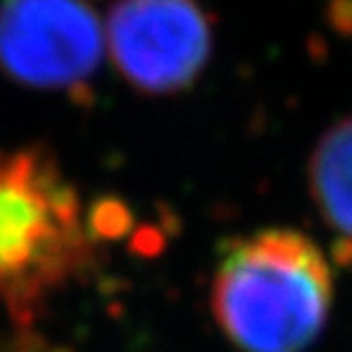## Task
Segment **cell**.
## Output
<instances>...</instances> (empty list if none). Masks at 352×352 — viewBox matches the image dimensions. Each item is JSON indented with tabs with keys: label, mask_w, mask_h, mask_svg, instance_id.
<instances>
[{
	"label": "cell",
	"mask_w": 352,
	"mask_h": 352,
	"mask_svg": "<svg viewBox=\"0 0 352 352\" xmlns=\"http://www.w3.org/2000/svg\"><path fill=\"white\" fill-rule=\"evenodd\" d=\"M336 272L318 242L264 228L228 245L210 284V314L240 352H306L333 311Z\"/></svg>",
	"instance_id": "1"
},
{
	"label": "cell",
	"mask_w": 352,
	"mask_h": 352,
	"mask_svg": "<svg viewBox=\"0 0 352 352\" xmlns=\"http://www.w3.org/2000/svg\"><path fill=\"white\" fill-rule=\"evenodd\" d=\"M96 252L76 186L42 147H0V311L34 318L88 267Z\"/></svg>",
	"instance_id": "2"
},
{
	"label": "cell",
	"mask_w": 352,
	"mask_h": 352,
	"mask_svg": "<svg viewBox=\"0 0 352 352\" xmlns=\"http://www.w3.org/2000/svg\"><path fill=\"white\" fill-rule=\"evenodd\" d=\"M105 52L144 96L184 94L213 54V20L198 0H116L103 20Z\"/></svg>",
	"instance_id": "3"
},
{
	"label": "cell",
	"mask_w": 352,
	"mask_h": 352,
	"mask_svg": "<svg viewBox=\"0 0 352 352\" xmlns=\"http://www.w3.org/2000/svg\"><path fill=\"white\" fill-rule=\"evenodd\" d=\"M105 52L103 20L86 0H3L0 66L47 91H78Z\"/></svg>",
	"instance_id": "4"
},
{
	"label": "cell",
	"mask_w": 352,
	"mask_h": 352,
	"mask_svg": "<svg viewBox=\"0 0 352 352\" xmlns=\"http://www.w3.org/2000/svg\"><path fill=\"white\" fill-rule=\"evenodd\" d=\"M311 198L342 259L352 257V116L340 118L318 138L308 160Z\"/></svg>",
	"instance_id": "5"
},
{
	"label": "cell",
	"mask_w": 352,
	"mask_h": 352,
	"mask_svg": "<svg viewBox=\"0 0 352 352\" xmlns=\"http://www.w3.org/2000/svg\"><path fill=\"white\" fill-rule=\"evenodd\" d=\"M0 352H69V350L47 340V338H42L32 328H28V325L10 323L8 328H0Z\"/></svg>",
	"instance_id": "6"
}]
</instances>
